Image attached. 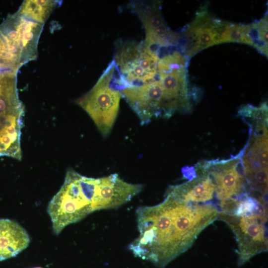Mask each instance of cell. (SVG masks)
Here are the masks:
<instances>
[{"label": "cell", "mask_w": 268, "mask_h": 268, "mask_svg": "<svg viewBox=\"0 0 268 268\" xmlns=\"http://www.w3.org/2000/svg\"><path fill=\"white\" fill-rule=\"evenodd\" d=\"M142 188L141 184L127 182L117 173L99 178L98 193L101 209L115 208L124 204Z\"/></svg>", "instance_id": "52a82bcc"}, {"label": "cell", "mask_w": 268, "mask_h": 268, "mask_svg": "<svg viewBox=\"0 0 268 268\" xmlns=\"http://www.w3.org/2000/svg\"><path fill=\"white\" fill-rule=\"evenodd\" d=\"M217 219L225 222L235 235L239 266L268 250V215H235L220 212Z\"/></svg>", "instance_id": "5b68a950"}, {"label": "cell", "mask_w": 268, "mask_h": 268, "mask_svg": "<svg viewBox=\"0 0 268 268\" xmlns=\"http://www.w3.org/2000/svg\"><path fill=\"white\" fill-rule=\"evenodd\" d=\"M61 3V1L53 0H24L16 12L29 20L43 25Z\"/></svg>", "instance_id": "30bf717a"}, {"label": "cell", "mask_w": 268, "mask_h": 268, "mask_svg": "<svg viewBox=\"0 0 268 268\" xmlns=\"http://www.w3.org/2000/svg\"><path fill=\"white\" fill-rule=\"evenodd\" d=\"M250 28V25L230 23L221 34L220 43L237 42L253 46V41L248 34Z\"/></svg>", "instance_id": "8fae6325"}, {"label": "cell", "mask_w": 268, "mask_h": 268, "mask_svg": "<svg viewBox=\"0 0 268 268\" xmlns=\"http://www.w3.org/2000/svg\"><path fill=\"white\" fill-rule=\"evenodd\" d=\"M43 27V25L17 12L8 15L0 25V35L19 67L37 58L38 41Z\"/></svg>", "instance_id": "8992f818"}, {"label": "cell", "mask_w": 268, "mask_h": 268, "mask_svg": "<svg viewBox=\"0 0 268 268\" xmlns=\"http://www.w3.org/2000/svg\"><path fill=\"white\" fill-rule=\"evenodd\" d=\"M121 97L112 61L95 85L77 102L88 114L101 134L106 136L117 118Z\"/></svg>", "instance_id": "277c9868"}, {"label": "cell", "mask_w": 268, "mask_h": 268, "mask_svg": "<svg viewBox=\"0 0 268 268\" xmlns=\"http://www.w3.org/2000/svg\"></svg>", "instance_id": "7c38bea8"}, {"label": "cell", "mask_w": 268, "mask_h": 268, "mask_svg": "<svg viewBox=\"0 0 268 268\" xmlns=\"http://www.w3.org/2000/svg\"><path fill=\"white\" fill-rule=\"evenodd\" d=\"M98 182L99 178L83 176L73 170L67 172L64 184L47 207L55 234L100 210Z\"/></svg>", "instance_id": "7a4b0ae2"}, {"label": "cell", "mask_w": 268, "mask_h": 268, "mask_svg": "<svg viewBox=\"0 0 268 268\" xmlns=\"http://www.w3.org/2000/svg\"><path fill=\"white\" fill-rule=\"evenodd\" d=\"M238 163L233 162L222 163L219 170L210 171L216 185V199L220 211L228 202L238 200L244 194L243 182L244 169L240 171L237 168Z\"/></svg>", "instance_id": "ba28073f"}, {"label": "cell", "mask_w": 268, "mask_h": 268, "mask_svg": "<svg viewBox=\"0 0 268 268\" xmlns=\"http://www.w3.org/2000/svg\"><path fill=\"white\" fill-rule=\"evenodd\" d=\"M113 61L121 91L149 84L160 80L159 58L144 43L127 41L118 45Z\"/></svg>", "instance_id": "3957f363"}, {"label": "cell", "mask_w": 268, "mask_h": 268, "mask_svg": "<svg viewBox=\"0 0 268 268\" xmlns=\"http://www.w3.org/2000/svg\"><path fill=\"white\" fill-rule=\"evenodd\" d=\"M29 236L18 223L8 219H0V261L15 256L25 249Z\"/></svg>", "instance_id": "9c48e42d"}, {"label": "cell", "mask_w": 268, "mask_h": 268, "mask_svg": "<svg viewBox=\"0 0 268 268\" xmlns=\"http://www.w3.org/2000/svg\"><path fill=\"white\" fill-rule=\"evenodd\" d=\"M219 213L212 203L186 201L166 192L161 203L136 209L139 235L129 249L136 257L163 268L188 250Z\"/></svg>", "instance_id": "6da1fadb"}]
</instances>
